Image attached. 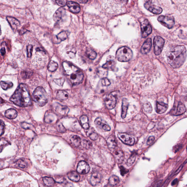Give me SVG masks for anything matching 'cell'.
Returning a JSON list of instances; mask_svg holds the SVG:
<instances>
[{
	"label": "cell",
	"instance_id": "obj_18",
	"mask_svg": "<svg viewBox=\"0 0 187 187\" xmlns=\"http://www.w3.org/2000/svg\"><path fill=\"white\" fill-rule=\"evenodd\" d=\"M101 175L98 172H94L92 174L90 179L91 184L93 186L97 185L101 181Z\"/></svg>",
	"mask_w": 187,
	"mask_h": 187
},
{
	"label": "cell",
	"instance_id": "obj_55",
	"mask_svg": "<svg viewBox=\"0 0 187 187\" xmlns=\"http://www.w3.org/2000/svg\"><path fill=\"white\" fill-rule=\"evenodd\" d=\"M1 53L2 56H4V55H5L6 53V49L5 48H3L1 49Z\"/></svg>",
	"mask_w": 187,
	"mask_h": 187
},
{
	"label": "cell",
	"instance_id": "obj_5",
	"mask_svg": "<svg viewBox=\"0 0 187 187\" xmlns=\"http://www.w3.org/2000/svg\"><path fill=\"white\" fill-rule=\"evenodd\" d=\"M133 53L131 49L127 46H123L117 50L116 57L119 61L127 62L132 58Z\"/></svg>",
	"mask_w": 187,
	"mask_h": 187
},
{
	"label": "cell",
	"instance_id": "obj_16",
	"mask_svg": "<svg viewBox=\"0 0 187 187\" xmlns=\"http://www.w3.org/2000/svg\"><path fill=\"white\" fill-rule=\"evenodd\" d=\"M116 66V62L114 59L112 57H109L107 59V61L105 64L103 65V69H108L109 70H114Z\"/></svg>",
	"mask_w": 187,
	"mask_h": 187
},
{
	"label": "cell",
	"instance_id": "obj_40",
	"mask_svg": "<svg viewBox=\"0 0 187 187\" xmlns=\"http://www.w3.org/2000/svg\"><path fill=\"white\" fill-rule=\"evenodd\" d=\"M8 144H9V143L5 139H2L0 140V153L2 152L3 149L6 146L8 145Z\"/></svg>",
	"mask_w": 187,
	"mask_h": 187
},
{
	"label": "cell",
	"instance_id": "obj_48",
	"mask_svg": "<svg viewBox=\"0 0 187 187\" xmlns=\"http://www.w3.org/2000/svg\"><path fill=\"white\" fill-rule=\"evenodd\" d=\"M17 164L18 166L22 168H25L26 166V162L22 160H18L17 161Z\"/></svg>",
	"mask_w": 187,
	"mask_h": 187
},
{
	"label": "cell",
	"instance_id": "obj_38",
	"mask_svg": "<svg viewBox=\"0 0 187 187\" xmlns=\"http://www.w3.org/2000/svg\"><path fill=\"white\" fill-rule=\"evenodd\" d=\"M136 156V154L135 152L131 154V157L128 159L127 161V166H131V165H133L134 161H135Z\"/></svg>",
	"mask_w": 187,
	"mask_h": 187
},
{
	"label": "cell",
	"instance_id": "obj_51",
	"mask_svg": "<svg viewBox=\"0 0 187 187\" xmlns=\"http://www.w3.org/2000/svg\"><path fill=\"white\" fill-rule=\"evenodd\" d=\"M56 2L57 5L59 6L63 7L66 5L64 0H55Z\"/></svg>",
	"mask_w": 187,
	"mask_h": 187
},
{
	"label": "cell",
	"instance_id": "obj_1",
	"mask_svg": "<svg viewBox=\"0 0 187 187\" xmlns=\"http://www.w3.org/2000/svg\"><path fill=\"white\" fill-rule=\"evenodd\" d=\"M10 100L14 104L20 107H27L32 105L28 86L22 83L19 85Z\"/></svg>",
	"mask_w": 187,
	"mask_h": 187
},
{
	"label": "cell",
	"instance_id": "obj_36",
	"mask_svg": "<svg viewBox=\"0 0 187 187\" xmlns=\"http://www.w3.org/2000/svg\"><path fill=\"white\" fill-rule=\"evenodd\" d=\"M88 135L89 137L93 140H96L98 138V135L97 133L92 128L89 130L88 132Z\"/></svg>",
	"mask_w": 187,
	"mask_h": 187
},
{
	"label": "cell",
	"instance_id": "obj_47",
	"mask_svg": "<svg viewBox=\"0 0 187 187\" xmlns=\"http://www.w3.org/2000/svg\"><path fill=\"white\" fill-rule=\"evenodd\" d=\"M5 130V124L3 121L0 120V136L3 134Z\"/></svg>",
	"mask_w": 187,
	"mask_h": 187
},
{
	"label": "cell",
	"instance_id": "obj_6",
	"mask_svg": "<svg viewBox=\"0 0 187 187\" xmlns=\"http://www.w3.org/2000/svg\"><path fill=\"white\" fill-rule=\"evenodd\" d=\"M153 44L154 53L156 55H159L163 48L165 40L161 37L157 36L154 38Z\"/></svg>",
	"mask_w": 187,
	"mask_h": 187
},
{
	"label": "cell",
	"instance_id": "obj_33",
	"mask_svg": "<svg viewBox=\"0 0 187 187\" xmlns=\"http://www.w3.org/2000/svg\"><path fill=\"white\" fill-rule=\"evenodd\" d=\"M58 68V64L53 60L51 61L48 66V70L51 72L56 71Z\"/></svg>",
	"mask_w": 187,
	"mask_h": 187
},
{
	"label": "cell",
	"instance_id": "obj_50",
	"mask_svg": "<svg viewBox=\"0 0 187 187\" xmlns=\"http://www.w3.org/2000/svg\"><path fill=\"white\" fill-rule=\"evenodd\" d=\"M145 1V4H144V7L148 10L149 7L151 6L152 0H144Z\"/></svg>",
	"mask_w": 187,
	"mask_h": 187
},
{
	"label": "cell",
	"instance_id": "obj_52",
	"mask_svg": "<svg viewBox=\"0 0 187 187\" xmlns=\"http://www.w3.org/2000/svg\"><path fill=\"white\" fill-rule=\"evenodd\" d=\"M120 171H121V173L122 176H124V175L126 173H127L128 172V170L124 168L123 166H121L120 167Z\"/></svg>",
	"mask_w": 187,
	"mask_h": 187
},
{
	"label": "cell",
	"instance_id": "obj_58",
	"mask_svg": "<svg viewBox=\"0 0 187 187\" xmlns=\"http://www.w3.org/2000/svg\"><path fill=\"white\" fill-rule=\"evenodd\" d=\"M4 163L3 161H0V169L3 167Z\"/></svg>",
	"mask_w": 187,
	"mask_h": 187
},
{
	"label": "cell",
	"instance_id": "obj_44",
	"mask_svg": "<svg viewBox=\"0 0 187 187\" xmlns=\"http://www.w3.org/2000/svg\"><path fill=\"white\" fill-rule=\"evenodd\" d=\"M82 145L86 148H89L92 146L91 143L88 140H84L82 142Z\"/></svg>",
	"mask_w": 187,
	"mask_h": 187
},
{
	"label": "cell",
	"instance_id": "obj_7",
	"mask_svg": "<svg viewBox=\"0 0 187 187\" xmlns=\"http://www.w3.org/2000/svg\"><path fill=\"white\" fill-rule=\"evenodd\" d=\"M158 20L161 24L168 29L172 28L175 23L174 18L173 17L160 16L158 18Z\"/></svg>",
	"mask_w": 187,
	"mask_h": 187
},
{
	"label": "cell",
	"instance_id": "obj_42",
	"mask_svg": "<svg viewBox=\"0 0 187 187\" xmlns=\"http://www.w3.org/2000/svg\"><path fill=\"white\" fill-rule=\"evenodd\" d=\"M33 46L32 45H29L27 46V57H30L32 56Z\"/></svg>",
	"mask_w": 187,
	"mask_h": 187
},
{
	"label": "cell",
	"instance_id": "obj_9",
	"mask_svg": "<svg viewBox=\"0 0 187 187\" xmlns=\"http://www.w3.org/2000/svg\"><path fill=\"white\" fill-rule=\"evenodd\" d=\"M118 136L122 142L127 145H132L135 142V139L127 133H118Z\"/></svg>",
	"mask_w": 187,
	"mask_h": 187
},
{
	"label": "cell",
	"instance_id": "obj_21",
	"mask_svg": "<svg viewBox=\"0 0 187 187\" xmlns=\"http://www.w3.org/2000/svg\"><path fill=\"white\" fill-rule=\"evenodd\" d=\"M6 18L11 28L14 30L17 29L20 25L19 21L16 18L10 17H7Z\"/></svg>",
	"mask_w": 187,
	"mask_h": 187
},
{
	"label": "cell",
	"instance_id": "obj_54",
	"mask_svg": "<svg viewBox=\"0 0 187 187\" xmlns=\"http://www.w3.org/2000/svg\"><path fill=\"white\" fill-rule=\"evenodd\" d=\"M21 75H22V77L24 78H26L27 77H28V74L26 72H22V73H21Z\"/></svg>",
	"mask_w": 187,
	"mask_h": 187
},
{
	"label": "cell",
	"instance_id": "obj_17",
	"mask_svg": "<svg viewBox=\"0 0 187 187\" xmlns=\"http://www.w3.org/2000/svg\"><path fill=\"white\" fill-rule=\"evenodd\" d=\"M151 39L150 38H148L145 41L141 47V51H140L141 53L143 54H146L148 53L151 50Z\"/></svg>",
	"mask_w": 187,
	"mask_h": 187
},
{
	"label": "cell",
	"instance_id": "obj_56",
	"mask_svg": "<svg viewBox=\"0 0 187 187\" xmlns=\"http://www.w3.org/2000/svg\"><path fill=\"white\" fill-rule=\"evenodd\" d=\"M178 180L177 179H175L173 181H172V183H171V185L172 186L176 185L177 183Z\"/></svg>",
	"mask_w": 187,
	"mask_h": 187
},
{
	"label": "cell",
	"instance_id": "obj_23",
	"mask_svg": "<svg viewBox=\"0 0 187 187\" xmlns=\"http://www.w3.org/2000/svg\"><path fill=\"white\" fill-rule=\"evenodd\" d=\"M65 13V10L63 8H59L56 11L53 16V19L55 22L60 21Z\"/></svg>",
	"mask_w": 187,
	"mask_h": 187
},
{
	"label": "cell",
	"instance_id": "obj_39",
	"mask_svg": "<svg viewBox=\"0 0 187 187\" xmlns=\"http://www.w3.org/2000/svg\"><path fill=\"white\" fill-rule=\"evenodd\" d=\"M86 54H87L88 57L91 60H94L95 59L97 55V53L95 52L90 50V49H89L87 51Z\"/></svg>",
	"mask_w": 187,
	"mask_h": 187
},
{
	"label": "cell",
	"instance_id": "obj_45",
	"mask_svg": "<svg viewBox=\"0 0 187 187\" xmlns=\"http://www.w3.org/2000/svg\"><path fill=\"white\" fill-rule=\"evenodd\" d=\"M57 130L59 132H64L66 131L65 127L61 123H59L57 125Z\"/></svg>",
	"mask_w": 187,
	"mask_h": 187
},
{
	"label": "cell",
	"instance_id": "obj_20",
	"mask_svg": "<svg viewBox=\"0 0 187 187\" xmlns=\"http://www.w3.org/2000/svg\"><path fill=\"white\" fill-rule=\"evenodd\" d=\"M168 105L163 102H157L156 104V111L158 114L163 113L168 109Z\"/></svg>",
	"mask_w": 187,
	"mask_h": 187
},
{
	"label": "cell",
	"instance_id": "obj_19",
	"mask_svg": "<svg viewBox=\"0 0 187 187\" xmlns=\"http://www.w3.org/2000/svg\"><path fill=\"white\" fill-rule=\"evenodd\" d=\"M114 156L116 161L118 164H121L123 162L124 159V152L120 149L115 150Z\"/></svg>",
	"mask_w": 187,
	"mask_h": 187
},
{
	"label": "cell",
	"instance_id": "obj_13",
	"mask_svg": "<svg viewBox=\"0 0 187 187\" xmlns=\"http://www.w3.org/2000/svg\"><path fill=\"white\" fill-rule=\"evenodd\" d=\"M53 107L56 112L61 115L66 116L69 111V109L67 107L61 105L59 103H55L53 104Z\"/></svg>",
	"mask_w": 187,
	"mask_h": 187
},
{
	"label": "cell",
	"instance_id": "obj_4",
	"mask_svg": "<svg viewBox=\"0 0 187 187\" xmlns=\"http://www.w3.org/2000/svg\"><path fill=\"white\" fill-rule=\"evenodd\" d=\"M33 99L39 106L43 107L47 103L48 96L43 87H38L34 91Z\"/></svg>",
	"mask_w": 187,
	"mask_h": 187
},
{
	"label": "cell",
	"instance_id": "obj_15",
	"mask_svg": "<svg viewBox=\"0 0 187 187\" xmlns=\"http://www.w3.org/2000/svg\"><path fill=\"white\" fill-rule=\"evenodd\" d=\"M66 5L69 8V10L73 13H79L80 10V6L77 3L73 1H68Z\"/></svg>",
	"mask_w": 187,
	"mask_h": 187
},
{
	"label": "cell",
	"instance_id": "obj_30",
	"mask_svg": "<svg viewBox=\"0 0 187 187\" xmlns=\"http://www.w3.org/2000/svg\"><path fill=\"white\" fill-rule=\"evenodd\" d=\"M148 10L150 12L155 15H159L161 14L163 11L162 8L154 5L151 6Z\"/></svg>",
	"mask_w": 187,
	"mask_h": 187
},
{
	"label": "cell",
	"instance_id": "obj_53",
	"mask_svg": "<svg viewBox=\"0 0 187 187\" xmlns=\"http://www.w3.org/2000/svg\"><path fill=\"white\" fill-rule=\"evenodd\" d=\"M118 3L122 5H125L128 2V0H117Z\"/></svg>",
	"mask_w": 187,
	"mask_h": 187
},
{
	"label": "cell",
	"instance_id": "obj_14",
	"mask_svg": "<svg viewBox=\"0 0 187 187\" xmlns=\"http://www.w3.org/2000/svg\"><path fill=\"white\" fill-rule=\"evenodd\" d=\"M186 111V107L181 102H179L177 107L172 110V114L174 116H178L183 114Z\"/></svg>",
	"mask_w": 187,
	"mask_h": 187
},
{
	"label": "cell",
	"instance_id": "obj_32",
	"mask_svg": "<svg viewBox=\"0 0 187 187\" xmlns=\"http://www.w3.org/2000/svg\"><path fill=\"white\" fill-rule=\"evenodd\" d=\"M72 144L75 147H78L80 145L81 139L79 136H77L74 135L72 136L70 138Z\"/></svg>",
	"mask_w": 187,
	"mask_h": 187
},
{
	"label": "cell",
	"instance_id": "obj_12",
	"mask_svg": "<svg viewBox=\"0 0 187 187\" xmlns=\"http://www.w3.org/2000/svg\"><path fill=\"white\" fill-rule=\"evenodd\" d=\"M90 170V166L85 161H80L78 164L77 171L79 174H86L89 172Z\"/></svg>",
	"mask_w": 187,
	"mask_h": 187
},
{
	"label": "cell",
	"instance_id": "obj_34",
	"mask_svg": "<svg viewBox=\"0 0 187 187\" xmlns=\"http://www.w3.org/2000/svg\"><path fill=\"white\" fill-rule=\"evenodd\" d=\"M43 181L45 185L49 186H53L55 183V181L53 178L48 177H44Z\"/></svg>",
	"mask_w": 187,
	"mask_h": 187
},
{
	"label": "cell",
	"instance_id": "obj_37",
	"mask_svg": "<svg viewBox=\"0 0 187 187\" xmlns=\"http://www.w3.org/2000/svg\"><path fill=\"white\" fill-rule=\"evenodd\" d=\"M68 35L66 31H63L59 33L57 36V38L60 42L64 41L67 39Z\"/></svg>",
	"mask_w": 187,
	"mask_h": 187
},
{
	"label": "cell",
	"instance_id": "obj_27",
	"mask_svg": "<svg viewBox=\"0 0 187 187\" xmlns=\"http://www.w3.org/2000/svg\"><path fill=\"white\" fill-rule=\"evenodd\" d=\"M69 94L64 91H59L57 93L56 97L58 100L63 101L66 100L69 97Z\"/></svg>",
	"mask_w": 187,
	"mask_h": 187
},
{
	"label": "cell",
	"instance_id": "obj_8",
	"mask_svg": "<svg viewBox=\"0 0 187 187\" xmlns=\"http://www.w3.org/2000/svg\"><path fill=\"white\" fill-rule=\"evenodd\" d=\"M140 25L143 37H146L151 33L152 29L151 25L147 19H144L141 21Z\"/></svg>",
	"mask_w": 187,
	"mask_h": 187
},
{
	"label": "cell",
	"instance_id": "obj_41",
	"mask_svg": "<svg viewBox=\"0 0 187 187\" xmlns=\"http://www.w3.org/2000/svg\"><path fill=\"white\" fill-rule=\"evenodd\" d=\"M144 110L145 112L148 113H150L152 112V108L150 103H144L143 105Z\"/></svg>",
	"mask_w": 187,
	"mask_h": 187
},
{
	"label": "cell",
	"instance_id": "obj_49",
	"mask_svg": "<svg viewBox=\"0 0 187 187\" xmlns=\"http://www.w3.org/2000/svg\"><path fill=\"white\" fill-rule=\"evenodd\" d=\"M154 140H155V137L154 136H151L148 137V140H147V144L148 145H151L153 143Z\"/></svg>",
	"mask_w": 187,
	"mask_h": 187
},
{
	"label": "cell",
	"instance_id": "obj_43",
	"mask_svg": "<svg viewBox=\"0 0 187 187\" xmlns=\"http://www.w3.org/2000/svg\"><path fill=\"white\" fill-rule=\"evenodd\" d=\"M54 81L58 85L62 86L63 85L64 83L65 79L64 78H61L59 79H55L54 80Z\"/></svg>",
	"mask_w": 187,
	"mask_h": 187
},
{
	"label": "cell",
	"instance_id": "obj_31",
	"mask_svg": "<svg viewBox=\"0 0 187 187\" xmlns=\"http://www.w3.org/2000/svg\"><path fill=\"white\" fill-rule=\"evenodd\" d=\"M120 179L118 177L113 175L109 179V184L111 186H116L119 183Z\"/></svg>",
	"mask_w": 187,
	"mask_h": 187
},
{
	"label": "cell",
	"instance_id": "obj_25",
	"mask_svg": "<svg viewBox=\"0 0 187 187\" xmlns=\"http://www.w3.org/2000/svg\"><path fill=\"white\" fill-rule=\"evenodd\" d=\"M56 116L54 113L52 112L48 111L45 114L44 120L47 123H51L55 121L56 118Z\"/></svg>",
	"mask_w": 187,
	"mask_h": 187
},
{
	"label": "cell",
	"instance_id": "obj_26",
	"mask_svg": "<svg viewBox=\"0 0 187 187\" xmlns=\"http://www.w3.org/2000/svg\"><path fill=\"white\" fill-rule=\"evenodd\" d=\"M17 112L13 109H10L6 110L5 113V116L6 118L10 119H14L17 116Z\"/></svg>",
	"mask_w": 187,
	"mask_h": 187
},
{
	"label": "cell",
	"instance_id": "obj_11",
	"mask_svg": "<svg viewBox=\"0 0 187 187\" xmlns=\"http://www.w3.org/2000/svg\"><path fill=\"white\" fill-rule=\"evenodd\" d=\"M94 123L98 128L102 131L107 132L110 131V126L100 117L96 118L95 120Z\"/></svg>",
	"mask_w": 187,
	"mask_h": 187
},
{
	"label": "cell",
	"instance_id": "obj_24",
	"mask_svg": "<svg viewBox=\"0 0 187 187\" xmlns=\"http://www.w3.org/2000/svg\"><path fill=\"white\" fill-rule=\"evenodd\" d=\"M129 103L127 99H123L121 109V117L124 119L125 118L127 113L128 109Z\"/></svg>",
	"mask_w": 187,
	"mask_h": 187
},
{
	"label": "cell",
	"instance_id": "obj_22",
	"mask_svg": "<svg viewBox=\"0 0 187 187\" xmlns=\"http://www.w3.org/2000/svg\"><path fill=\"white\" fill-rule=\"evenodd\" d=\"M107 145L110 150L115 149L117 147V143L115 137L113 135H110L107 140Z\"/></svg>",
	"mask_w": 187,
	"mask_h": 187
},
{
	"label": "cell",
	"instance_id": "obj_2",
	"mask_svg": "<svg viewBox=\"0 0 187 187\" xmlns=\"http://www.w3.org/2000/svg\"><path fill=\"white\" fill-rule=\"evenodd\" d=\"M186 58V48L183 45L175 47L167 56L168 63L174 69H177L182 66Z\"/></svg>",
	"mask_w": 187,
	"mask_h": 187
},
{
	"label": "cell",
	"instance_id": "obj_29",
	"mask_svg": "<svg viewBox=\"0 0 187 187\" xmlns=\"http://www.w3.org/2000/svg\"><path fill=\"white\" fill-rule=\"evenodd\" d=\"M81 124L83 128L85 130L88 129L89 128V124L88 117L86 115L82 116L80 118Z\"/></svg>",
	"mask_w": 187,
	"mask_h": 187
},
{
	"label": "cell",
	"instance_id": "obj_10",
	"mask_svg": "<svg viewBox=\"0 0 187 187\" xmlns=\"http://www.w3.org/2000/svg\"><path fill=\"white\" fill-rule=\"evenodd\" d=\"M105 103L106 107L108 109L111 110L114 109L117 103L115 96L112 94H110L106 98L105 100Z\"/></svg>",
	"mask_w": 187,
	"mask_h": 187
},
{
	"label": "cell",
	"instance_id": "obj_57",
	"mask_svg": "<svg viewBox=\"0 0 187 187\" xmlns=\"http://www.w3.org/2000/svg\"><path fill=\"white\" fill-rule=\"evenodd\" d=\"M79 2L82 3H87L89 0H78Z\"/></svg>",
	"mask_w": 187,
	"mask_h": 187
},
{
	"label": "cell",
	"instance_id": "obj_46",
	"mask_svg": "<svg viewBox=\"0 0 187 187\" xmlns=\"http://www.w3.org/2000/svg\"><path fill=\"white\" fill-rule=\"evenodd\" d=\"M102 84L103 86H108L110 84V82L109 80L107 78H103L102 79Z\"/></svg>",
	"mask_w": 187,
	"mask_h": 187
},
{
	"label": "cell",
	"instance_id": "obj_28",
	"mask_svg": "<svg viewBox=\"0 0 187 187\" xmlns=\"http://www.w3.org/2000/svg\"><path fill=\"white\" fill-rule=\"evenodd\" d=\"M67 176L69 179L73 182H77L80 179V176L76 171H72L69 172Z\"/></svg>",
	"mask_w": 187,
	"mask_h": 187
},
{
	"label": "cell",
	"instance_id": "obj_35",
	"mask_svg": "<svg viewBox=\"0 0 187 187\" xmlns=\"http://www.w3.org/2000/svg\"><path fill=\"white\" fill-rule=\"evenodd\" d=\"M0 85L4 90H7L8 89L11 88L13 85V83L10 81H1Z\"/></svg>",
	"mask_w": 187,
	"mask_h": 187
},
{
	"label": "cell",
	"instance_id": "obj_3",
	"mask_svg": "<svg viewBox=\"0 0 187 187\" xmlns=\"http://www.w3.org/2000/svg\"><path fill=\"white\" fill-rule=\"evenodd\" d=\"M63 65L68 79L72 84L75 85L81 82L84 76L82 72L67 62H64Z\"/></svg>",
	"mask_w": 187,
	"mask_h": 187
}]
</instances>
